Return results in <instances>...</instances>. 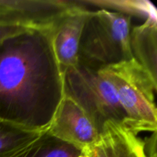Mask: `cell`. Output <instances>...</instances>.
Returning <instances> with one entry per match:
<instances>
[{"label":"cell","instance_id":"8fae6325","mask_svg":"<svg viewBox=\"0 0 157 157\" xmlns=\"http://www.w3.org/2000/svg\"><path fill=\"white\" fill-rule=\"evenodd\" d=\"M86 7L95 6L100 9L119 12L129 15L132 18L136 17L144 21H157L156 8L153 2L147 0H80Z\"/></svg>","mask_w":157,"mask_h":157},{"label":"cell","instance_id":"8992f818","mask_svg":"<svg viewBox=\"0 0 157 157\" xmlns=\"http://www.w3.org/2000/svg\"><path fill=\"white\" fill-rule=\"evenodd\" d=\"M85 157H156V132L145 140L126 124L108 121Z\"/></svg>","mask_w":157,"mask_h":157},{"label":"cell","instance_id":"3957f363","mask_svg":"<svg viewBox=\"0 0 157 157\" xmlns=\"http://www.w3.org/2000/svg\"><path fill=\"white\" fill-rule=\"evenodd\" d=\"M100 71L116 90L127 125L139 133L156 132L157 81L134 58Z\"/></svg>","mask_w":157,"mask_h":157},{"label":"cell","instance_id":"5b68a950","mask_svg":"<svg viewBox=\"0 0 157 157\" xmlns=\"http://www.w3.org/2000/svg\"><path fill=\"white\" fill-rule=\"evenodd\" d=\"M75 0H0V27L48 30Z\"/></svg>","mask_w":157,"mask_h":157},{"label":"cell","instance_id":"52a82bcc","mask_svg":"<svg viewBox=\"0 0 157 157\" xmlns=\"http://www.w3.org/2000/svg\"><path fill=\"white\" fill-rule=\"evenodd\" d=\"M60 15L48 30L52 49L62 74L79 64L78 52L81 35L90 11L78 0Z\"/></svg>","mask_w":157,"mask_h":157},{"label":"cell","instance_id":"7c38bea8","mask_svg":"<svg viewBox=\"0 0 157 157\" xmlns=\"http://www.w3.org/2000/svg\"><path fill=\"white\" fill-rule=\"evenodd\" d=\"M44 133L0 121V157L13 156Z\"/></svg>","mask_w":157,"mask_h":157},{"label":"cell","instance_id":"ba28073f","mask_svg":"<svg viewBox=\"0 0 157 157\" xmlns=\"http://www.w3.org/2000/svg\"><path fill=\"white\" fill-rule=\"evenodd\" d=\"M54 137L84 152L98 139L88 115L72 98L64 95L47 130Z\"/></svg>","mask_w":157,"mask_h":157},{"label":"cell","instance_id":"4fadbf2b","mask_svg":"<svg viewBox=\"0 0 157 157\" xmlns=\"http://www.w3.org/2000/svg\"><path fill=\"white\" fill-rule=\"evenodd\" d=\"M25 31H27V29H20V28L0 27V42L14 35L21 33Z\"/></svg>","mask_w":157,"mask_h":157},{"label":"cell","instance_id":"277c9868","mask_svg":"<svg viewBox=\"0 0 157 157\" xmlns=\"http://www.w3.org/2000/svg\"><path fill=\"white\" fill-rule=\"evenodd\" d=\"M64 95L72 98L88 115L98 133L108 121L127 124L116 90L100 70L78 64L63 73Z\"/></svg>","mask_w":157,"mask_h":157},{"label":"cell","instance_id":"7a4b0ae2","mask_svg":"<svg viewBox=\"0 0 157 157\" xmlns=\"http://www.w3.org/2000/svg\"><path fill=\"white\" fill-rule=\"evenodd\" d=\"M131 21V17L119 12L90 11L80 41L79 64L98 71L133 58Z\"/></svg>","mask_w":157,"mask_h":157},{"label":"cell","instance_id":"6da1fadb","mask_svg":"<svg viewBox=\"0 0 157 157\" xmlns=\"http://www.w3.org/2000/svg\"><path fill=\"white\" fill-rule=\"evenodd\" d=\"M64 97L63 74L47 31L0 42V120L46 132Z\"/></svg>","mask_w":157,"mask_h":157},{"label":"cell","instance_id":"30bf717a","mask_svg":"<svg viewBox=\"0 0 157 157\" xmlns=\"http://www.w3.org/2000/svg\"><path fill=\"white\" fill-rule=\"evenodd\" d=\"M12 157H85L84 152L47 131Z\"/></svg>","mask_w":157,"mask_h":157},{"label":"cell","instance_id":"9c48e42d","mask_svg":"<svg viewBox=\"0 0 157 157\" xmlns=\"http://www.w3.org/2000/svg\"><path fill=\"white\" fill-rule=\"evenodd\" d=\"M130 48L133 58L157 81V21L148 20L132 27Z\"/></svg>","mask_w":157,"mask_h":157},{"label":"cell","instance_id":"5bb4252c","mask_svg":"<svg viewBox=\"0 0 157 157\" xmlns=\"http://www.w3.org/2000/svg\"><path fill=\"white\" fill-rule=\"evenodd\" d=\"M0 121H1V120H0Z\"/></svg>","mask_w":157,"mask_h":157}]
</instances>
